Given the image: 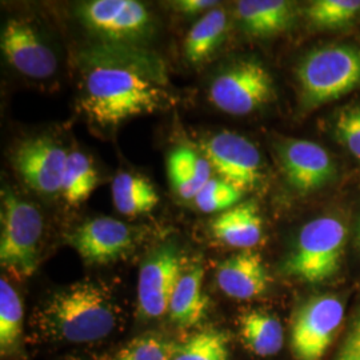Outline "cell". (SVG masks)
I'll return each mask as SVG.
<instances>
[{
  "label": "cell",
  "instance_id": "1",
  "mask_svg": "<svg viewBox=\"0 0 360 360\" xmlns=\"http://www.w3.org/2000/svg\"><path fill=\"white\" fill-rule=\"evenodd\" d=\"M79 60L83 70L79 110L102 127L151 114L167 102L165 63L139 46L102 43L82 52Z\"/></svg>",
  "mask_w": 360,
  "mask_h": 360
},
{
  "label": "cell",
  "instance_id": "2",
  "mask_svg": "<svg viewBox=\"0 0 360 360\" xmlns=\"http://www.w3.org/2000/svg\"><path fill=\"white\" fill-rule=\"evenodd\" d=\"M117 315L110 294L91 281L59 290L39 314L41 330L68 343L102 340L115 330Z\"/></svg>",
  "mask_w": 360,
  "mask_h": 360
},
{
  "label": "cell",
  "instance_id": "3",
  "mask_svg": "<svg viewBox=\"0 0 360 360\" xmlns=\"http://www.w3.org/2000/svg\"><path fill=\"white\" fill-rule=\"evenodd\" d=\"M296 79L304 110L340 99L360 86V49L352 44L315 47L299 62Z\"/></svg>",
  "mask_w": 360,
  "mask_h": 360
},
{
  "label": "cell",
  "instance_id": "4",
  "mask_svg": "<svg viewBox=\"0 0 360 360\" xmlns=\"http://www.w3.org/2000/svg\"><path fill=\"white\" fill-rule=\"evenodd\" d=\"M346 235V226L338 218L321 217L311 220L299 232L281 272L309 284L331 279L340 270Z\"/></svg>",
  "mask_w": 360,
  "mask_h": 360
},
{
  "label": "cell",
  "instance_id": "5",
  "mask_svg": "<svg viewBox=\"0 0 360 360\" xmlns=\"http://www.w3.org/2000/svg\"><path fill=\"white\" fill-rule=\"evenodd\" d=\"M0 264L19 279L38 269L43 217L38 207L4 186L1 188Z\"/></svg>",
  "mask_w": 360,
  "mask_h": 360
},
{
  "label": "cell",
  "instance_id": "6",
  "mask_svg": "<svg viewBox=\"0 0 360 360\" xmlns=\"http://www.w3.org/2000/svg\"><path fill=\"white\" fill-rule=\"evenodd\" d=\"M79 22L107 44L139 46L154 34L153 15L136 0H91L79 4Z\"/></svg>",
  "mask_w": 360,
  "mask_h": 360
},
{
  "label": "cell",
  "instance_id": "7",
  "mask_svg": "<svg viewBox=\"0 0 360 360\" xmlns=\"http://www.w3.org/2000/svg\"><path fill=\"white\" fill-rule=\"evenodd\" d=\"M210 101L230 115H248L270 103L275 94L269 70L254 59H243L224 68L210 87Z\"/></svg>",
  "mask_w": 360,
  "mask_h": 360
},
{
  "label": "cell",
  "instance_id": "8",
  "mask_svg": "<svg viewBox=\"0 0 360 360\" xmlns=\"http://www.w3.org/2000/svg\"><path fill=\"white\" fill-rule=\"evenodd\" d=\"M345 319V306L336 296H314L296 309L290 346L296 360H322Z\"/></svg>",
  "mask_w": 360,
  "mask_h": 360
},
{
  "label": "cell",
  "instance_id": "9",
  "mask_svg": "<svg viewBox=\"0 0 360 360\" xmlns=\"http://www.w3.org/2000/svg\"><path fill=\"white\" fill-rule=\"evenodd\" d=\"M200 148L219 178L242 193L257 188L263 178L257 146L236 132L220 131L202 141Z\"/></svg>",
  "mask_w": 360,
  "mask_h": 360
},
{
  "label": "cell",
  "instance_id": "10",
  "mask_svg": "<svg viewBox=\"0 0 360 360\" xmlns=\"http://www.w3.org/2000/svg\"><path fill=\"white\" fill-rule=\"evenodd\" d=\"M183 271V257L174 243L162 245L146 257L138 279V304L142 316L159 319L168 314Z\"/></svg>",
  "mask_w": 360,
  "mask_h": 360
},
{
  "label": "cell",
  "instance_id": "11",
  "mask_svg": "<svg viewBox=\"0 0 360 360\" xmlns=\"http://www.w3.org/2000/svg\"><path fill=\"white\" fill-rule=\"evenodd\" d=\"M68 153L49 135L30 138L15 148L13 167L27 186L43 195L62 193Z\"/></svg>",
  "mask_w": 360,
  "mask_h": 360
},
{
  "label": "cell",
  "instance_id": "12",
  "mask_svg": "<svg viewBox=\"0 0 360 360\" xmlns=\"http://www.w3.org/2000/svg\"><path fill=\"white\" fill-rule=\"evenodd\" d=\"M275 148L284 178L299 193L318 191L336 176L333 158L318 143L282 139Z\"/></svg>",
  "mask_w": 360,
  "mask_h": 360
},
{
  "label": "cell",
  "instance_id": "13",
  "mask_svg": "<svg viewBox=\"0 0 360 360\" xmlns=\"http://www.w3.org/2000/svg\"><path fill=\"white\" fill-rule=\"evenodd\" d=\"M67 242L91 266L115 263L129 255L135 243L134 231L117 219H91L70 233Z\"/></svg>",
  "mask_w": 360,
  "mask_h": 360
},
{
  "label": "cell",
  "instance_id": "14",
  "mask_svg": "<svg viewBox=\"0 0 360 360\" xmlns=\"http://www.w3.org/2000/svg\"><path fill=\"white\" fill-rule=\"evenodd\" d=\"M0 47L10 65L25 77L46 79L56 72L58 59L35 27L10 18L1 28Z\"/></svg>",
  "mask_w": 360,
  "mask_h": 360
},
{
  "label": "cell",
  "instance_id": "15",
  "mask_svg": "<svg viewBox=\"0 0 360 360\" xmlns=\"http://www.w3.org/2000/svg\"><path fill=\"white\" fill-rule=\"evenodd\" d=\"M215 279L224 295L238 300L264 295L271 284L263 257L252 250H243L223 260L217 269Z\"/></svg>",
  "mask_w": 360,
  "mask_h": 360
},
{
  "label": "cell",
  "instance_id": "16",
  "mask_svg": "<svg viewBox=\"0 0 360 360\" xmlns=\"http://www.w3.org/2000/svg\"><path fill=\"white\" fill-rule=\"evenodd\" d=\"M235 15L247 35L271 38L292 28L299 13L290 0H242L236 3Z\"/></svg>",
  "mask_w": 360,
  "mask_h": 360
},
{
  "label": "cell",
  "instance_id": "17",
  "mask_svg": "<svg viewBox=\"0 0 360 360\" xmlns=\"http://www.w3.org/2000/svg\"><path fill=\"white\" fill-rule=\"evenodd\" d=\"M210 229L220 243L252 250L263 238V219L255 200L240 202L211 220Z\"/></svg>",
  "mask_w": 360,
  "mask_h": 360
},
{
  "label": "cell",
  "instance_id": "18",
  "mask_svg": "<svg viewBox=\"0 0 360 360\" xmlns=\"http://www.w3.org/2000/svg\"><path fill=\"white\" fill-rule=\"evenodd\" d=\"M205 270L195 264L183 271L179 283L171 297L168 316L180 328H191L206 318L210 299L203 288Z\"/></svg>",
  "mask_w": 360,
  "mask_h": 360
},
{
  "label": "cell",
  "instance_id": "19",
  "mask_svg": "<svg viewBox=\"0 0 360 360\" xmlns=\"http://www.w3.org/2000/svg\"><path fill=\"white\" fill-rule=\"evenodd\" d=\"M167 172L175 193L184 200H191L212 179L214 169L205 155L180 146L168 155Z\"/></svg>",
  "mask_w": 360,
  "mask_h": 360
},
{
  "label": "cell",
  "instance_id": "20",
  "mask_svg": "<svg viewBox=\"0 0 360 360\" xmlns=\"http://www.w3.org/2000/svg\"><path fill=\"white\" fill-rule=\"evenodd\" d=\"M229 28L226 10L215 7L193 25L183 43L184 59L190 65L205 63L223 44Z\"/></svg>",
  "mask_w": 360,
  "mask_h": 360
},
{
  "label": "cell",
  "instance_id": "21",
  "mask_svg": "<svg viewBox=\"0 0 360 360\" xmlns=\"http://www.w3.org/2000/svg\"><path fill=\"white\" fill-rule=\"evenodd\" d=\"M239 327L245 347L257 356H274L283 347V326L270 312L260 309L245 312L239 318Z\"/></svg>",
  "mask_w": 360,
  "mask_h": 360
},
{
  "label": "cell",
  "instance_id": "22",
  "mask_svg": "<svg viewBox=\"0 0 360 360\" xmlns=\"http://www.w3.org/2000/svg\"><path fill=\"white\" fill-rule=\"evenodd\" d=\"M111 190L116 210L126 217L148 214L159 203L154 186L146 178L129 172L117 174Z\"/></svg>",
  "mask_w": 360,
  "mask_h": 360
},
{
  "label": "cell",
  "instance_id": "23",
  "mask_svg": "<svg viewBox=\"0 0 360 360\" xmlns=\"http://www.w3.org/2000/svg\"><path fill=\"white\" fill-rule=\"evenodd\" d=\"M99 183L98 172L90 158L80 151H71L67 156L62 195L70 206L86 202Z\"/></svg>",
  "mask_w": 360,
  "mask_h": 360
},
{
  "label": "cell",
  "instance_id": "24",
  "mask_svg": "<svg viewBox=\"0 0 360 360\" xmlns=\"http://www.w3.org/2000/svg\"><path fill=\"white\" fill-rule=\"evenodd\" d=\"M23 333V303L8 281H0V352L1 356L13 354Z\"/></svg>",
  "mask_w": 360,
  "mask_h": 360
},
{
  "label": "cell",
  "instance_id": "25",
  "mask_svg": "<svg viewBox=\"0 0 360 360\" xmlns=\"http://www.w3.org/2000/svg\"><path fill=\"white\" fill-rule=\"evenodd\" d=\"M171 360H230L229 336L207 330L171 348Z\"/></svg>",
  "mask_w": 360,
  "mask_h": 360
},
{
  "label": "cell",
  "instance_id": "26",
  "mask_svg": "<svg viewBox=\"0 0 360 360\" xmlns=\"http://www.w3.org/2000/svg\"><path fill=\"white\" fill-rule=\"evenodd\" d=\"M360 13V0H314L304 8V16L316 28H342L351 25Z\"/></svg>",
  "mask_w": 360,
  "mask_h": 360
},
{
  "label": "cell",
  "instance_id": "27",
  "mask_svg": "<svg viewBox=\"0 0 360 360\" xmlns=\"http://www.w3.org/2000/svg\"><path fill=\"white\" fill-rule=\"evenodd\" d=\"M245 193L226 180L212 178L195 196V205L202 212L220 214L242 202Z\"/></svg>",
  "mask_w": 360,
  "mask_h": 360
},
{
  "label": "cell",
  "instance_id": "28",
  "mask_svg": "<svg viewBox=\"0 0 360 360\" xmlns=\"http://www.w3.org/2000/svg\"><path fill=\"white\" fill-rule=\"evenodd\" d=\"M334 135L339 143L360 160V103L349 104L335 116Z\"/></svg>",
  "mask_w": 360,
  "mask_h": 360
},
{
  "label": "cell",
  "instance_id": "29",
  "mask_svg": "<svg viewBox=\"0 0 360 360\" xmlns=\"http://www.w3.org/2000/svg\"><path fill=\"white\" fill-rule=\"evenodd\" d=\"M112 360H171V349L155 335H143L122 348Z\"/></svg>",
  "mask_w": 360,
  "mask_h": 360
},
{
  "label": "cell",
  "instance_id": "30",
  "mask_svg": "<svg viewBox=\"0 0 360 360\" xmlns=\"http://www.w3.org/2000/svg\"><path fill=\"white\" fill-rule=\"evenodd\" d=\"M218 3L212 0H179L174 1L172 7L175 11L183 15H198V13H208L215 8Z\"/></svg>",
  "mask_w": 360,
  "mask_h": 360
},
{
  "label": "cell",
  "instance_id": "31",
  "mask_svg": "<svg viewBox=\"0 0 360 360\" xmlns=\"http://www.w3.org/2000/svg\"><path fill=\"white\" fill-rule=\"evenodd\" d=\"M343 351L348 352L355 360H360V316L354 324Z\"/></svg>",
  "mask_w": 360,
  "mask_h": 360
},
{
  "label": "cell",
  "instance_id": "32",
  "mask_svg": "<svg viewBox=\"0 0 360 360\" xmlns=\"http://www.w3.org/2000/svg\"><path fill=\"white\" fill-rule=\"evenodd\" d=\"M339 360H355L348 352L346 351H342V354H340V356H339Z\"/></svg>",
  "mask_w": 360,
  "mask_h": 360
},
{
  "label": "cell",
  "instance_id": "33",
  "mask_svg": "<svg viewBox=\"0 0 360 360\" xmlns=\"http://www.w3.org/2000/svg\"><path fill=\"white\" fill-rule=\"evenodd\" d=\"M356 242H358V245H359L360 248V220L359 224H358V232H356Z\"/></svg>",
  "mask_w": 360,
  "mask_h": 360
}]
</instances>
